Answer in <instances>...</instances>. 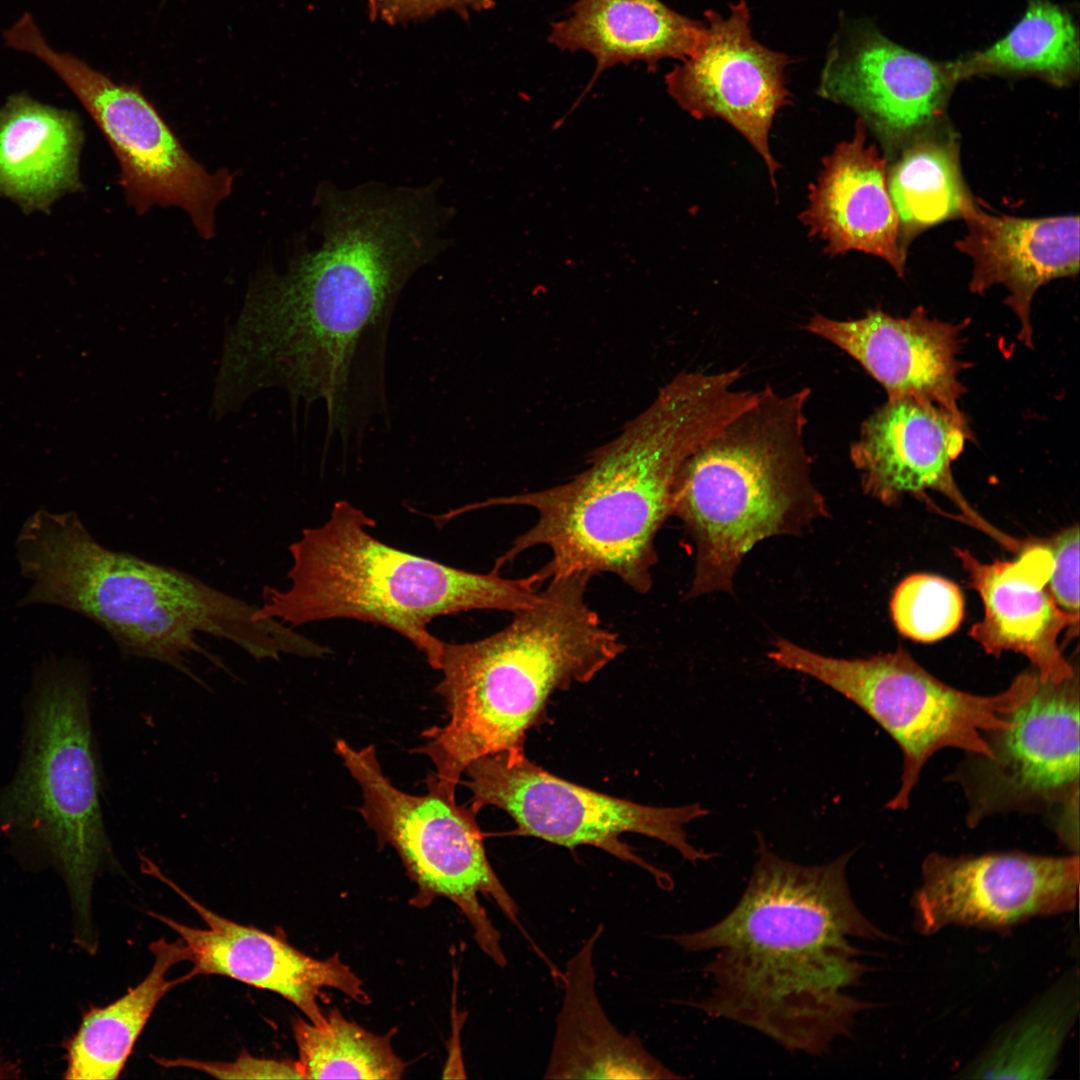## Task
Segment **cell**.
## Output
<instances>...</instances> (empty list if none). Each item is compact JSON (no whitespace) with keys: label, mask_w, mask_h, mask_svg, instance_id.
Here are the masks:
<instances>
[{"label":"cell","mask_w":1080,"mask_h":1080,"mask_svg":"<svg viewBox=\"0 0 1080 1080\" xmlns=\"http://www.w3.org/2000/svg\"><path fill=\"white\" fill-rule=\"evenodd\" d=\"M1079 855L1021 851L926 856L911 897L912 926L932 936L948 926L1005 931L1078 904Z\"/></svg>","instance_id":"9a60e30c"},{"label":"cell","mask_w":1080,"mask_h":1080,"mask_svg":"<svg viewBox=\"0 0 1080 1080\" xmlns=\"http://www.w3.org/2000/svg\"><path fill=\"white\" fill-rule=\"evenodd\" d=\"M960 216L967 234L955 246L973 260L970 291L982 295L1003 285L1008 290L1005 304L1020 320L1018 338L1032 348L1030 312L1036 291L1054 279L1078 274L1079 217L995 215L971 196L963 201Z\"/></svg>","instance_id":"7402d4cb"},{"label":"cell","mask_w":1080,"mask_h":1080,"mask_svg":"<svg viewBox=\"0 0 1080 1080\" xmlns=\"http://www.w3.org/2000/svg\"><path fill=\"white\" fill-rule=\"evenodd\" d=\"M887 188L899 221L905 252L913 236L960 216L970 196L964 185L958 145L951 136L925 130L909 139L887 171Z\"/></svg>","instance_id":"f546056e"},{"label":"cell","mask_w":1080,"mask_h":1080,"mask_svg":"<svg viewBox=\"0 0 1080 1080\" xmlns=\"http://www.w3.org/2000/svg\"><path fill=\"white\" fill-rule=\"evenodd\" d=\"M92 736L86 667L50 660L35 682L18 768L0 791V828L32 842L59 872L75 943L88 952L97 945L93 883L111 855Z\"/></svg>","instance_id":"52a82bcc"},{"label":"cell","mask_w":1080,"mask_h":1080,"mask_svg":"<svg viewBox=\"0 0 1080 1080\" xmlns=\"http://www.w3.org/2000/svg\"><path fill=\"white\" fill-rule=\"evenodd\" d=\"M83 141L77 115L26 94L0 110V197L25 211H45L80 187Z\"/></svg>","instance_id":"484cf974"},{"label":"cell","mask_w":1080,"mask_h":1080,"mask_svg":"<svg viewBox=\"0 0 1080 1080\" xmlns=\"http://www.w3.org/2000/svg\"><path fill=\"white\" fill-rule=\"evenodd\" d=\"M890 610L898 631L930 643L957 630L964 614L963 595L953 582L930 574H913L895 589Z\"/></svg>","instance_id":"1f68e13d"},{"label":"cell","mask_w":1080,"mask_h":1080,"mask_svg":"<svg viewBox=\"0 0 1080 1080\" xmlns=\"http://www.w3.org/2000/svg\"><path fill=\"white\" fill-rule=\"evenodd\" d=\"M1079 672L1060 682L1041 680L989 732V755L967 753L950 779L967 802V825L1012 812L1049 818L1059 839L1078 853Z\"/></svg>","instance_id":"4fadbf2b"},{"label":"cell","mask_w":1080,"mask_h":1080,"mask_svg":"<svg viewBox=\"0 0 1080 1080\" xmlns=\"http://www.w3.org/2000/svg\"><path fill=\"white\" fill-rule=\"evenodd\" d=\"M463 784L471 791L470 807L505 811L516 833L569 849L591 845L650 873L659 887L673 888L671 876L635 854L620 836L636 833L657 839L695 864L713 854L695 848L685 826L709 814L699 803L676 807L648 806L606 795L566 781L528 759L523 750L500 752L472 761Z\"/></svg>","instance_id":"7c38bea8"},{"label":"cell","mask_w":1080,"mask_h":1080,"mask_svg":"<svg viewBox=\"0 0 1080 1080\" xmlns=\"http://www.w3.org/2000/svg\"><path fill=\"white\" fill-rule=\"evenodd\" d=\"M758 858L734 909L705 929L670 937L687 952L739 948L781 953L857 937L889 940L859 909L846 869L853 851L805 866L780 858L758 838Z\"/></svg>","instance_id":"5bb4252c"},{"label":"cell","mask_w":1080,"mask_h":1080,"mask_svg":"<svg viewBox=\"0 0 1080 1080\" xmlns=\"http://www.w3.org/2000/svg\"><path fill=\"white\" fill-rule=\"evenodd\" d=\"M954 553L984 607L970 637L987 654L1024 655L1043 681L1072 676L1078 666L1064 657L1058 639L1066 629L1077 635L1079 622L1058 606L1049 590L1053 561L1045 542L1025 544L1014 561L982 563L968 550L954 548Z\"/></svg>","instance_id":"44dd1931"},{"label":"cell","mask_w":1080,"mask_h":1080,"mask_svg":"<svg viewBox=\"0 0 1080 1080\" xmlns=\"http://www.w3.org/2000/svg\"><path fill=\"white\" fill-rule=\"evenodd\" d=\"M959 83L976 76H1032L1056 87L1080 72L1079 30L1071 12L1051 0H1029L1020 19L990 46L951 60Z\"/></svg>","instance_id":"f1b7e54d"},{"label":"cell","mask_w":1080,"mask_h":1080,"mask_svg":"<svg viewBox=\"0 0 1080 1080\" xmlns=\"http://www.w3.org/2000/svg\"><path fill=\"white\" fill-rule=\"evenodd\" d=\"M1044 542L1053 561L1049 590L1058 606L1079 622V527L1070 526Z\"/></svg>","instance_id":"d6a6232c"},{"label":"cell","mask_w":1080,"mask_h":1080,"mask_svg":"<svg viewBox=\"0 0 1080 1080\" xmlns=\"http://www.w3.org/2000/svg\"><path fill=\"white\" fill-rule=\"evenodd\" d=\"M742 376L741 367L682 371L568 481L466 507L525 506L537 514L493 570L545 546L551 558L534 572L541 583L570 573H609L634 592L648 593L658 561L656 536L672 516L680 468L756 398L755 391L737 388Z\"/></svg>","instance_id":"7a4b0ae2"},{"label":"cell","mask_w":1080,"mask_h":1080,"mask_svg":"<svg viewBox=\"0 0 1080 1080\" xmlns=\"http://www.w3.org/2000/svg\"><path fill=\"white\" fill-rule=\"evenodd\" d=\"M12 1072V1062L0 1056V1079H8L12 1075Z\"/></svg>","instance_id":"d590c367"},{"label":"cell","mask_w":1080,"mask_h":1080,"mask_svg":"<svg viewBox=\"0 0 1080 1080\" xmlns=\"http://www.w3.org/2000/svg\"><path fill=\"white\" fill-rule=\"evenodd\" d=\"M150 950L154 963L137 986L83 1015L66 1046L65 1079H117L156 1005L172 988L192 979L188 972L177 979L167 978L174 965L189 960L181 938L174 942L159 938L150 944Z\"/></svg>","instance_id":"4316f807"},{"label":"cell","mask_w":1080,"mask_h":1080,"mask_svg":"<svg viewBox=\"0 0 1080 1080\" xmlns=\"http://www.w3.org/2000/svg\"><path fill=\"white\" fill-rule=\"evenodd\" d=\"M164 1067H185L199 1070L219 1079H270L303 1078L297 1062L257 1058L248 1053L239 1055L232 1062L199 1061L186 1058H158Z\"/></svg>","instance_id":"e575fe53"},{"label":"cell","mask_w":1080,"mask_h":1080,"mask_svg":"<svg viewBox=\"0 0 1080 1080\" xmlns=\"http://www.w3.org/2000/svg\"><path fill=\"white\" fill-rule=\"evenodd\" d=\"M848 940L783 953L720 949L704 971L711 994L691 1005L710 1017L750 1026L791 1052L823 1055L874 1007L846 993L871 967Z\"/></svg>","instance_id":"8fae6325"},{"label":"cell","mask_w":1080,"mask_h":1080,"mask_svg":"<svg viewBox=\"0 0 1080 1080\" xmlns=\"http://www.w3.org/2000/svg\"><path fill=\"white\" fill-rule=\"evenodd\" d=\"M704 34L691 55L666 76L669 95L694 118L726 121L765 162L772 185L778 163L769 134L776 112L788 103L784 72L792 59L753 38L750 11L739 0L723 16L705 12Z\"/></svg>","instance_id":"2e32d148"},{"label":"cell","mask_w":1080,"mask_h":1080,"mask_svg":"<svg viewBox=\"0 0 1080 1080\" xmlns=\"http://www.w3.org/2000/svg\"><path fill=\"white\" fill-rule=\"evenodd\" d=\"M810 395L808 387L780 393L764 386L683 463L672 516L696 550L687 598L730 592L758 542L798 534L828 512L805 441Z\"/></svg>","instance_id":"8992f818"},{"label":"cell","mask_w":1080,"mask_h":1080,"mask_svg":"<svg viewBox=\"0 0 1080 1080\" xmlns=\"http://www.w3.org/2000/svg\"><path fill=\"white\" fill-rule=\"evenodd\" d=\"M142 861L146 873L175 891L206 924L205 929H198L150 912L187 946L188 961L192 963L188 973L192 978L219 975L274 992L314 1024L325 1020L318 1003L323 989L338 990L360 1004L369 1003L361 980L338 955L319 960L294 948L280 933H268L222 917L184 892L146 858Z\"/></svg>","instance_id":"d6986e66"},{"label":"cell","mask_w":1080,"mask_h":1080,"mask_svg":"<svg viewBox=\"0 0 1080 1080\" xmlns=\"http://www.w3.org/2000/svg\"><path fill=\"white\" fill-rule=\"evenodd\" d=\"M11 47L49 66L74 93L110 144L128 203L141 215L155 205L176 206L204 239L215 235V210L231 193L234 176L208 172L182 146L153 104L136 87L118 83L81 59L55 51L24 14L5 34Z\"/></svg>","instance_id":"30bf717a"},{"label":"cell","mask_w":1080,"mask_h":1080,"mask_svg":"<svg viewBox=\"0 0 1080 1080\" xmlns=\"http://www.w3.org/2000/svg\"><path fill=\"white\" fill-rule=\"evenodd\" d=\"M810 232L826 241L832 256L851 250L877 256L902 277L905 252L899 221L887 188L886 161L867 144L858 119L851 140L825 158L817 184L802 214Z\"/></svg>","instance_id":"603a6c76"},{"label":"cell","mask_w":1080,"mask_h":1080,"mask_svg":"<svg viewBox=\"0 0 1080 1080\" xmlns=\"http://www.w3.org/2000/svg\"><path fill=\"white\" fill-rule=\"evenodd\" d=\"M375 522L347 501L334 504L321 526L292 543L286 589L264 588L259 620L295 627L349 618L385 626L409 640L432 668L443 641L428 629L440 616L470 610L514 613L530 606L541 586L534 573L505 578L474 573L394 548L370 532Z\"/></svg>","instance_id":"5b68a950"},{"label":"cell","mask_w":1080,"mask_h":1080,"mask_svg":"<svg viewBox=\"0 0 1080 1080\" xmlns=\"http://www.w3.org/2000/svg\"><path fill=\"white\" fill-rule=\"evenodd\" d=\"M778 667L808 675L867 713L898 744L900 785L886 808L905 810L927 761L944 748L989 755L985 735L1004 728L1011 711L1035 689L1032 668L994 695L956 689L924 669L906 650L869 658H834L779 640L768 654Z\"/></svg>","instance_id":"ba28073f"},{"label":"cell","mask_w":1080,"mask_h":1080,"mask_svg":"<svg viewBox=\"0 0 1080 1080\" xmlns=\"http://www.w3.org/2000/svg\"><path fill=\"white\" fill-rule=\"evenodd\" d=\"M335 752L361 788L363 804L359 811L374 831L379 847L391 845L397 851L418 885L420 897L443 896L457 905L482 951L505 967L507 958L500 933L479 896L494 901L528 936L517 903L488 860L477 813L428 782L424 795L398 789L384 774L374 745L357 749L339 739Z\"/></svg>","instance_id":"9c48e42d"},{"label":"cell","mask_w":1080,"mask_h":1080,"mask_svg":"<svg viewBox=\"0 0 1080 1080\" xmlns=\"http://www.w3.org/2000/svg\"><path fill=\"white\" fill-rule=\"evenodd\" d=\"M802 329L857 361L887 400L913 398L965 416L958 405L967 391L959 375L969 367L959 358L963 324L930 318L918 306L907 317L880 309L848 320L815 313Z\"/></svg>","instance_id":"ffe728a7"},{"label":"cell","mask_w":1080,"mask_h":1080,"mask_svg":"<svg viewBox=\"0 0 1080 1080\" xmlns=\"http://www.w3.org/2000/svg\"><path fill=\"white\" fill-rule=\"evenodd\" d=\"M972 439L965 416L913 398L887 400L861 425L850 446V459L864 492L885 505L904 495L925 497L931 490L946 496L967 524L1001 545L1018 551L1022 542L982 518L956 485L952 463Z\"/></svg>","instance_id":"ac0fdd59"},{"label":"cell","mask_w":1080,"mask_h":1080,"mask_svg":"<svg viewBox=\"0 0 1080 1080\" xmlns=\"http://www.w3.org/2000/svg\"><path fill=\"white\" fill-rule=\"evenodd\" d=\"M704 23L688 18L661 0H575L569 16L551 24L548 41L561 50L585 51L596 62L583 94L555 125L578 106L596 79L618 64L662 59L684 60L704 34Z\"/></svg>","instance_id":"d4e9b609"},{"label":"cell","mask_w":1080,"mask_h":1080,"mask_svg":"<svg viewBox=\"0 0 1080 1080\" xmlns=\"http://www.w3.org/2000/svg\"><path fill=\"white\" fill-rule=\"evenodd\" d=\"M591 575L549 579L536 600L501 630L476 641L442 643L435 691L449 720L424 732L416 753L435 771L427 780L447 793L474 760L523 750L556 691L592 680L626 646L586 600Z\"/></svg>","instance_id":"277c9868"},{"label":"cell","mask_w":1080,"mask_h":1080,"mask_svg":"<svg viewBox=\"0 0 1080 1080\" xmlns=\"http://www.w3.org/2000/svg\"><path fill=\"white\" fill-rule=\"evenodd\" d=\"M316 200L321 246L302 249L285 272L253 281L225 328L211 401L234 413L278 389L296 407L322 402L329 432L344 436L364 397L382 398L395 303L444 249L448 213L432 184L342 190L323 183Z\"/></svg>","instance_id":"6da1fadb"},{"label":"cell","mask_w":1080,"mask_h":1080,"mask_svg":"<svg viewBox=\"0 0 1080 1080\" xmlns=\"http://www.w3.org/2000/svg\"><path fill=\"white\" fill-rule=\"evenodd\" d=\"M957 83L950 61L901 46L869 22L848 20L828 50L818 94L853 109L895 145L939 120Z\"/></svg>","instance_id":"e0dca14e"},{"label":"cell","mask_w":1080,"mask_h":1080,"mask_svg":"<svg viewBox=\"0 0 1080 1080\" xmlns=\"http://www.w3.org/2000/svg\"><path fill=\"white\" fill-rule=\"evenodd\" d=\"M600 925L567 961L546 1079H679L635 1034L609 1020L596 993L594 948Z\"/></svg>","instance_id":"cb8c5ba5"},{"label":"cell","mask_w":1080,"mask_h":1080,"mask_svg":"<svg viewBox=\"0 0 1080 1080\" xmlns=\"http://www.w3.org/2000/svg\"><path fill=\"white\" fill-rule=\"evenodd\" d=\"M14 552L26 583L19 607L50 606L80 615L101 627L123 655L166 664L200 684L193 656L228 671L200 635L227 640L256 660L311 656L315 650L291 627L259 620L255 605L186 572L108 548L74 511L32 512L16 535Z\"/></svg>","instance_id":"3957f363"},{"label":"cell","mask_w":1080,"mask_h":1080,"mask_svg":"<svg viewBox=\"0 0 1080 1080\" xmlns=\"http://www.w3.org/2000/svg\"><path fill=\"white\" fill-rule=\"evenodd\" d=\"M1077 968L1068 970L1004 1024L955 1076L961 1079H1047L1057 1069L1078 1018Z\"/></svg>","instance_id":"83f0119b"},{"label":"cell","mask_w":1080,"mask_h":1080,"mask_svg":"<svg viewBox=\"0 0 1080 1080\" xmlns=\"http://www.w3.org/2000/svg\"><path fill=\"white\" fill-rule=\"evenodd\" d=\"M372 21L390 26L424 20L444 11L468 19L495 6V0H365Z\"/></svg>","instance_id":"836d02e7"},{"label":"cell","mask_w":1080,"mask_h":1080,"mask_svg":"<svg viewBox=\"0 0 1080 1080\" xmlns=\"http://www.w3.org/2000/svg\"><path fill=\"white\" fill-rule=\"evenodd\" d=\"M293 1034L305 1079H399L405 1063L389 1038L375 1035L333 1009L321 1024L297 1018Z\"/></svg>","instance_id":"4dcf8cb0"}]
</instances>
